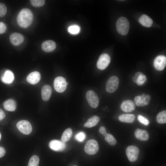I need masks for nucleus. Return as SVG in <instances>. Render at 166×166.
<instances>
[{
    "label": "nucleus",
    "mask_w": 166,
    "mask_h": 166,
    "mask_svg": "<svg viewBox=\"0 0 166 166\" xmlns=\"http://www.w3.org/2000/svg\"><path fill=\"white\" fill-rule=\"evenodd\" d=\"M49 145L51 149L56 151H62L65 148L66 146L65 143L61 141L56 140L50 141Z\"/></svg>",
    "instance_id": "obj_12"
},
{
    "label": "nucleus",
    "mask_w": 166,
    "mask_h": 166,
    "mask_svg": "<svg viewBox=\"0 0 166 166\" xmlns=\"http://www.w3.org/2000/svg\"><path fill=\"white\" fill-rule=\"evenodd\" d=\"M52 91V88L49 85H44L41 90V96L42 100L45 101L49 100L51 96Z\"/></svg>",
    "instance_id": "obj_18"
},
{
    "label": "nucleus",
    "mask_w": 166,
    "mask_h": 166,
    "mask_svg": "<svg viewBox=\"0 0 166 166\" xmlns=\"http://www.w3.org/2000/svg\"><path fill=\"white\" fill-rule=\"evenodd\" d=\"M41 75L38 71L30 73L27 77L26 80L30 83L34 85L37 83L41 79Z\"/></svg>",
    "instance_id": "obj_16"
},
{
    "label": "nucleus",
    "mask_w": 166,
    "mask_h": 166,
    "mask_svg": "<svg viewBox=\"0 0 166 166\" xmlns=\"http://www.w3.org/2000/svg\"><path fill=\"white\" fill-rule=\"evenodd\" d=\"M146 80V76L143 74L137 77L136 83L139 85H141L144 83Z\"/></svg>",
    "instance_id": "obj_30"
},
{
    "label": "nucleus",
    "mask_w": 166,
    "mask_h": 166,
    "mask_svg": "<svg viewBox=\"0 0 166 166\" xmlns=\"http://www.w3.org/2000/svg\"><path fill=\"white\" fill-rule=\"evenodd\" d=\"M6 153L5 149L3 147H0V158L2 157Z\"/></svg>",
    "instance_id": "obj_36"
},
{
    "label": "nucleus",
    "mask_w": 166,
    "mask_h": 166,
    "mask_svg": "<svg viewBox=\"0 0 166 166\" xmlns=\"http://www.w3.org/2000/svg\"><path fill=\"white\" fill-rule=\"evenodd\" d=\"M99 132L105 136L107 134L106 130L104 126L101 127L99 129Z\"/></svg>",
    "instance_id": "obj_35"
},
{
    "label": "nucleus",
    "mask_w": 166,
    "mask_h": 166,
    "mask_svg": "<svg viewBox=\"0 0 166 166\" xmlns=\"http://www.w3.org/2000/svg\"><path fill=\"white\" fill-rule=\"evenodd\" d=\"M151 96L149 94H142L141 95L136 97L134 101L136 105L138 106H144L148 105L150 103Z\"/></svg>",
    "instance_id": "obj_10"
},
{
    "label": "nucleus",
    "mask_w": 166,
    "mask_h": 166,
    "mask_svg": "<svg viewBox=\"0 0 166 166\" xmlns=\"http://www.w3.org/2000/svg\"><path fill=\"white\" fill-rule=\"evenodd\" d=\"M80 27L77 25L70 26L68 28V31L73 34H78L80 31Z\"/></svg>",
    "instance_id": "obj_28"
},
{
    "label": "nucleus",
    "mask_w": 166,
    "mask_h": 166,
    "mask_svg": "<svg viewBox=\"0 0 166 166\" xmlns=\"http://www.w3.org/2000/svg\"><path fill=\"white\" fill-rule=\"evenodd\" d=\"M143 74V73H142L140 72H137L135 74V76L136 77H137L140 75Z\"/></svg>",
    "instance_id": "obj_38"
},
{
    "label": "nucleus",
    "mask_w": 166,
    "mask_h": 166,
    "mask_svg": "<svg viewBox=\"0 0 166 166\" xmlns=\"http://www.w3.org/2000/svg\"><path fill=\"white\" fill-rule=\"evenodd\" d=\"M138 121L143 124L147 126L149 124V121L146 117L139 115L137 116Z\"/></svg>",
    "instance_id": "obj_32"
},
{
    "label": "nucleus",
    "mask_w": 166,
    "mask_h": 166,
    "mask_svg": "<svg viewBox=\"0 0 166 166\" xmlns=\"http://www.w3.org/2000/svg\"><path fill=\"white\" fill-rule=\"evenodd\" d=\"M5 114L3 110L0 109V121L5 118Z\"/></svg>",
    "instance_id": "obj_37"
},
{
    "label": "nucleus",
    "mask_w": 166,
    "mask_h": 166,
    "mask_svg": "<svg viewBox=\"0 0 166 166\" xmlns=\"http://www.w3.org/2000/svg\"><path fill=\"white\" fill-rule=\"evenodd\" d=\"M76 166V165H75V166Z\"/></svg>",
    "instance_id": "obj_41"
},
{
    "label": "nucleus",
    "mask_w": 166,
    "mask_h": 166,
    "mask_svg": "<svg viewBox=\"0 0 166 166\" xmlns=\"http://www.w3.org/2000/svg\"><path fill=\"white\" fill-rule=\"evenodd\" d=\"M119 83L118 77L115 76L110 77L107 81L105 87L106 90L109 93H113L117 89Z\"/></svg>",
    "instance_id": "obj_5"
},
{
    "label": "nucleus",
    "mask_w": 166,
    "mask_h": 166,
    "mask_svg": "<svg viewBox=\"0 0 166 166\" xmlns=\"http://www.w3.org/2000/svg\"><path fill=\"white\" fill-rule=\"evenodd\" d=\"M39 162V157L37 155H34L30 158L28 166H38Z\"/></svg>",
    "instance_id": "obj_26"
},
{
    "label": "nucleus",
    "mask_w": 166,
    "mask_h": 166,
    "mask_svg": "<svg viewBox=\"0 0 166 166\" xmlns=\"http://www.w3.org/2000/svg\"><path fill=\"white\" fill-rule=\"evenodd\" d=\"M100 120V117L96 115L90 117L85 123L84 127L91 128L96 125Z\"/></svg>",
    "instance_id": "obj_20"
},
{
    "label": "nucleus",
    "mask_w": 166,
    "mask_h": 166,
    "mask_svg": "<svg viewBox=\"0 0 166 166\" xmlns=\"http://www.w3.org/2000/svg\"><path fill=\"white\" fill-rule=\"evenodd\" d=\"M86 99L90 106L97 108L99 105V100L96 93L92 90L88 91L86 94Z\"/></svg>",
    "instance_id": "obj_8"
},
{
    "label": "nucleus",
    "mask_w": 166,
    "mask_h": 166,
    "mask_svg": "<svg viewBox=\"0 0 166 166\" xmlns=\"http://www.w3.org/2000/svg\"><path fill=\"white\" fill-rule=\"evenodd\" d=\"M7 12V8L3 3H0V18L5 16Z\"/></svg>",
    "instance_id": "obj_33"
},
{
    "label": "nucleus",
    "mask_w": 166,
    "mask_h": 166,
    "mask_svg": "<svg viewBox=\"0 0 166 166\" xmlns=\"http://www.w3.org/2000/svg\"><path fill=\"white\" fill-rule=\"evenodd\" d=\"M1 79L2 81L6 84H10L14 80V74L10 70H7L2 76Z\"/></svg>",
    "instance_id": "obj_19"
},
{
    "label": "nucleus",
    "mask_w": 166,
    "mask_h": 166,
    "mask_svg": "<svg viewBox=\"0 0 166 166\" xmlns=\"http://www.w3.org/2000/svg\"><path fill=\"white\" fill-rule=\"evenodd\" d=\"M99 146L98 142L94 139H91L86 142L84 147L85 152L89 155L95 154L99 150Z\"/></svg>",
    "instance_id": "obj_3"
},
{
    "label": "nucleus",
    "mask_w": 166,
    "mask_h": 166,
    "mask_svg": "<svg viewBox=\"0 0 166 166\" xmlns=\"http://www.w3.org/2000/svg\"><path fill=\"white\" fill-rule=\"evenodd\" d=\"M55 42L51 40L44 42L41 45L42 49L45 52H49L53 51L56 47Z\"/></svg>",
    "instance_id": "obj_15"
},
{
    "label": "nucleus",
    "mask_w": 166,
    "mask_h": 166,
    "mask_svg": "<svg viewBox=\"0 0 166 166\" xmlns=\"http://www.w3.org/2000/svg\"><path fill=\"white\" fill-rule=\"evenodd\" d=\"M6 24L2 22H0V34L4 33L6 30Z\"/></svg>",
    "instance_id": "obj_34"
},
{
    "label": "nucleus",
    "mask_w": 166,
    "mask_h": 166,
    "mask_svg": "<svg viewBox=\"0 0 166 166\" xmlns=\"http://www.w3.org/2000/svg\"><path fill=\"white\" fill-rule=\"evenodd\" d=\"M30 1L33 6L37 7L42 6L45 3V1L43 0H31Z\"/></svg>",
    "instance_id": "obj_29"
},
{
    "label": "nucleus",
    "mask_w": 166,
    "mask_h": 166,
    "mask_svg": "<svg viewBox=\"0 0 166 166\" xmlns=\"http://www.w3.org/2000/svg\"><path fill=\"white\" fill-rule=\"evenodd\" d=\"M86 138L85 134L83 132H81L76 135L75 138L79 142L83 141Z\"/></svg>",
    "instance_id": "obj_31"
},
{
    "label": "nucleus",
    "mask_w": 166,
    "mask_h": 166,
    "mask_svg": "<svg viewBox=\"0 0 166 166\" xmlns=\"http://www.w3.org/2000/svg\"><path fill=\"white\" fill-rule=\"evenodd\" d=\"M135 136L137 139L141 141L147 140L149 138V134L147 131L140 128L136 129Z\"/></svg>",
    "instance_id": "obj_17"
},
{
    "label": "nucleus",
    "mask_w": 166,
    "mask_h": 166,
    "mask_svg": "<svg viewBox=\"0 0 166 166\" xmlns=\"http://www.w3.org/2000/svg\"><path fill=\"white\" fill-rule=\"evenodd\" d=\"M10 40L12 45L17 46L23 42L24 37L23 35L19 33H14L10 35Z\"/></svg>",
    "instance_id": "obj_14"
},
{
    "label": "nucleus",
    "mask_w": 166,
    "mask_h": 166,
    "mask_svg": "<svg viewBox=\"0 0 166 166\" xmlns=\"http://www.w3.org/2000/svg\"><path fill=\"white\" fill-rule=\"evenodd\" d=\"M137 79V77H136L135 76L133 77L132 78V81H133V82H134L135 83H136Z\"/></svg>",
    "instance_id": "obj_39"
},
{
    "label": "nucleus",
    "mask_w": 166,
    "mask_h": 166,
    "mask_svg": "<svg viewBox=\"0 0 166 166\" xmlns=\"http://www.w3.org/2000/svg\"><path fill=\"white\" fill-rule=\"evenodd\" d=\"M3 107L7 111H13L16 109V104L14 100L9 99L4 102L3 103Z\"/></svg>",
    "instance_id": "obj_23"
},
{
    "label": "nucleus",
    "mask_w": 166,
    "mask_h": 166,
    "mask_svg": "<svg viewBox=\"0 0 166 166\" xmlns=\"http://www.w3.org/2000/svg\"><path fill=\"white\" fill-rule=\"evenodd\" d=\"M156 121L160 124H164L166 122V111L164 110L159 113L156 116Z\"/></svg>",
    "instance_id": "obj_25"
},
{
    "label": "nucleus",
    "mask_w": 166,
    "mask_h": 166,
    "mask_svg": "<svg viewBox=\"0 0 166 166\" xmlns=\"http://www.w3.org/2000/svg\"><path fill=\"white\" fill-rule=\"evenodd\" d=\"M16 126L20 132L26 135L30 133L32 130L30 123L27 120H22L19 121L17 124Z\"/></svg>",
    "instance_id": "obj_7"
},
{
    "label": "nucleus",
    "mask_w": 166,
    "mask_h": 166,
    "mask_svg": "<svg viewBox=\"0 0 166 166\" xmlns=\"http://www.w3.org/2000/svg\"><path fill=\"white\" fill-rule=\"evenodd\" d=\"M153 65L155 69L158 71L164 69L166 65V57L164 55H159L154 59Z\"/></svg>",
    "instance_id": "obj_11"
},
{
    "label": "nucleus",
    "mask_w": 166,
    "mask_h": 166,
    "mask_svg": "<svg viewBox=\"0 0 166 166\" xmlns=\"http://www.w3.org/2000/svg\"><path fill=\"white\" fill-rule=\"evenodd\" d=\"M139 22L144 26L149 27L152 24V20L148 16L145 15H142L139 18Z\"/></svg>",
    "instance_id": "obj_22"
},
{
    "label": "nucleus",
    "mask_w": 166,
    "mask_h": 166,
    "mask_svg": "<svg viewBox=\"0 0 166 166\" xmlns=\"http://www.w3.org/2000/svg\"><path fill=\"white\" fill-rule=\"evenodd\" d=\"M110 62V58L107 53L101 55L97 61V66L99 69L103 70L108 66Z\"/></svg>",
    "instance_id": "obj_9"
},
{
    "label": "nucleus",
    "mask_w": 166,
    "mask_h": 166,
    "mask_svg": "<svg viewBox=\"0 0 166 166\" xmlns=\"http://www.w3.org/2000/svg\"><path fill=\"white\" fill-rule=\"evenodd\" d=\"M72 131L71 128H68L65 129L62 134L61 141L65 143L69 141L72 135Z\"/></svg>",
    "instance_id": "obj_24"
},
{
    "label": "nucleus",
    "mask_w": 166,
    "mask_h": 166,
    "mask_svg": "<svg viewBox=\"0 0 166 166\" xmlns=\"http://www.w3.org/2000/svg\"><path fill=\"white\" fill-rule=\"evenodd\" d=\"M135 119V116L132 114H124L120 115L118 117V119L120 121L123 122L131 123Z\"/></svg>",
    "instance_id": "obj_21"
},
{
    "label": "nucleus",
    "mask_w": 166,
    "mask_h": 166,
    "mask_svg": "<svg viewBox=\"0 0 166 166\" xmlns=\"http://www.w3.org/2000/svg\"><path fill=\"white\" fill-rule=\"evenodd\" d=\"M33 19V14L30 10L28 8H24L22 9L18 14L17 21L20 27L26 28L31 24Z\"/></svg>",
    "instance_id": "obj_1"
},
{
    "label": "nucleus",
    "mask_w": 166,
    "mask_h": 166,
    "mask_svg": "<svg viewBox=\"0 0 166 166\" xmlns=\"http://www.w3.org/2000/svg\"><path fill=\"white\" fill-rule=\"evenodd\" d=\"M0 138H1V134H0Z\"/></svg>",
    "instance_id": "obj_40"
},
{
    "label": "nucleus",
    "mask_w": 166,
    "mask_h": 166,
    "mask_svg": "<svg viewBox=\"0 0 166 166\" xmlns=\"http://www.w3.org/2000/svg\"><path fill=\"white\" fill-rule=\"evenodd\" d=\"M129 27V22L126 18L122 17L117 20L116 23L117 30L121 35H126L128 32Z\"/></svg>",
    "instance_id": "obj_2"
},
{
    "label": "nucleus",
    "mask_w": 166,
    "mask_h": 166,
    "mask_svg": "<svg viewBox=\"0 0 166 166\" xmlns=\"http://www.w3.org/2000/svg\"><path fill=\"white\" fill-rule=\"evenodd\" d=\"M68 84L65 79L61 76L55 78L53 82V86L55 90L57 92L60 93L65 90Z\"/></svg>",
    "instance_id": "obj_4"
},
{
    "label": "nucleus",
    "mask_w": 166,
    "mask_h": 166,
    "mask_svg": "<svg viewBox=\"0 0 166 166\" xmlns=\"http://www.w3.org/2000/svg\"><path fill=\"white\" fill-rule=\"evenodd\" d=\"M105 136V140L110 145L113 146L116 144L117 141L112 135L107 133Z\"/></svg>",
    "instance_id": "obj_27"
},
{
    "label": "nucleus",
    "mask_w": 166,
    "mask_h": 166,
    "mask_svg": "<svg viewBox=\"0 0 166 166\" xmlns=\"http://www.w3.org/2000/svg\"><path fill=\"white\" fill-rule=\"evenodd\" d=\"M139 150L137 147L134 145L128 146L126 149V153L129 160L134 162L138 158Z\"/></svg>",
    "instance_id": "obj_6"
},
{
    "label": "nucleus",
    "mask_w": 166,
    "mask_h": 166,
    "mask_svg": "<svg viewBox=\"0 0 166 166\" xmlns=\"http://www.w3.org/2000/svg\"><path fill=\"white\" fill-rule=\"evenodd\" d=\"M120 108L121 109L125 112H130L134 111L135 108L134 103L130 100L123 101L121 103Z\"/></svg>",
    "instance_id": "obj_13"
}]
</instances>
